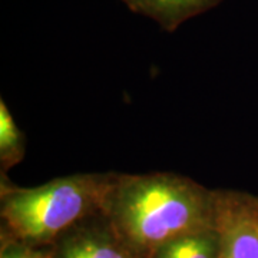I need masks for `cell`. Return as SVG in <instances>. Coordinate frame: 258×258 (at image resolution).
Returning a JSON list of instances; mask_svg holds the SVG:
<instances>
[{
    "label": "cell",
    "mask_w": 258,
    "mask_h": 258,
    "mask_svg": "<svg viewBox=\"0 0 258 258\" xmlns=\"http://www.w3.org/2000/svg\"><path fill=\"white\" fill-rule=\"evenodd\" d=\"M116 172H81L37 186L0 176V234L29 245H52L75 224L102 211Z\"/></svg>",
    "instance_id": "cell-2"
},
{
    "label": "cell",
    "mask_w": 258,
    "mask_h": 258,
    "mask_svg": "<svg viewBox=\"0 0 258 258\" xmlns=\"http://www.w3.org/2000/svg\"><path fill=\"white\" fill-rule=\"evenodd\" d=\"M50 248V258H141L102 211L64 231Z\"/></svg>",
    "instance_id": "cell-4"
},
{
    "label": "cell",
    "mask_w": 258,
    "mask_h": 258,
    "mask_svg": "<svg viewBox=\"0 0 258 258\" xmlns=\"http://www.w3.org/2000/svg\"><path fill=\"white\" fill-rule=\"evenodd\" d=\"M218 258H258V195L220 189Z\"/></svg>",
    "instance_id": "cell-3"
},
{
    "label": "cell",
    "mask_w": 258,
    "mask_h": 258,
    "mask_svg": "<svg viewBox=\"0 0 258 258\" xmlns=\"http://www.w3.org/2000/svg\"><path fill=\"white\" fill-rule=\"evenodd\" d=\"M220 189L174 172H116L102 212L141 258L194 231L217 225Z\"/></svg>",
    "instance_id": "cell-1"
},
{
    "label": "cell",
    "mask_w": 258,
    "mask_h": 258,
    "mask_svg": "<svg viewBox=\"0 0 258 258\" xmlns=\"http://www.w3.org/2000/svg\"><path fill=\"white\" fill-rule=\"evenodd\" d=\"M218 255L220 231L215 225L166 241L149 258H218Z\"/></svg>",
    "instance_id": "cell-6"
},
{
    "label": "cell",
    "mask_w": 258,
    "mask_h": 258,
    "mask_svg": "<svg viewBox=\"0 0 258 258\" xmlns=\"http://www.w3.org/2000/svg\"><path fill=\"white\" fill-rule=\"evenodd\" d=\"M50 245H29L26 242L0 234V258H50Z\"/></svg>",
    "instance_id": "cell-8"
},
{
    "label": "cell",
    "mask_w": 258,
    "mask_h": 258,
    "mask_svg": "<svg viewBox=\"0 0 258 258\" xmlns=\"http://www.w3.org/2000/svg\"><path fill=\"white\" fill-rule=\"evenodd\" d=\"M26 154V137L15 122L9 106L0 99V174L19 165Z\"/></svg>",
    "instance_id": "cell-7"
},
{
    "label": "cell",
    "mask_w": 258,
    "mask_h": 258,
    "mask_svg": "<svg viewBox=\"0 0 258 258\" xmlns=\"http://www.w3.org/2000/svg\"><path fill=\"white\" fill-rule=\"evenodd\" d=\"M138 15L157 22L166 32H174L186 20L215 8L222 0H120Z\"/></svg>",
    "instance_id": "cell-5"
}]
</instances>
